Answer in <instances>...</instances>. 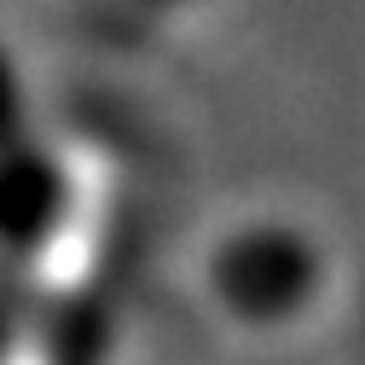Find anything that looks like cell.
I'll return each mask as SVG.
<instances>
[{
    "instance_id": "obj_1",
    "label": "cell",
    "mask_w": 365,
    "mask_h": 365,
    "mask_svg": "<svg viewBox=\"0 0 365 365\" xmlns=\"http://www.w3.org/2000/svg\"><path fill=\"white\" fill-rule=\"evenodd\" d=\"M209 279H215L232 319H244V325H279L313 290V255L284 226H255V232H238L220 250Z\"/></svg>"
},
{
    "instance_id": "obj_2",
    "label": "cell",
    "mask_w": 365,
    "mask_h": 365,
    "mask_svg": "<svg viewBox=\"0 0 365 365\" xmlns=\"http://www.w3.org/2000/svg\"><path fill=\"white\" fill-rule=\"evenodd\" d=\"M168 6H174V0H168Z\"/></svg>"
}]
</instances>
